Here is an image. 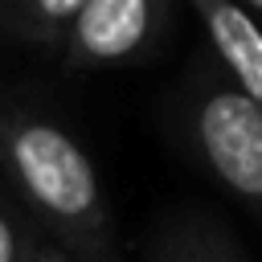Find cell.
<instances>
[{"instance_id":"6da1fadb","label":"cell","mask_w":262,"mask_h":262,"mask_svg":"<svg viewBox=\"0 0 262 262\" xmlns=\"http://www.w3.org/2000/svg\"><path fill=\"white\" fill-rule=\"evenodd\" d=\"M0 176L25 221L74 262H119L115 217L78 135L20 86H0Z\"/></svg>"},{"instance_id":"7a4b0ae2","label":"cell","mask_w":262,"mask_h":262,"mask_svg":"<svg viewBox=\"0 0 262 262\" xmlns=\"http://www.w3.org/2000/svg\"><path fill=\"white\" fill-rule=\"evenodd\" d=\"M176 115L196 164L262 221V111L250 106L221 70H192Z\"/></svg>"},{"instance_id":"3957f363","label":"cell","mask_w":262,"mask_h":262,"mask_svg":"<svg viewBox=\"0 0 262 262\" xmlns=\"http://www.w3.org/2000/svg\"><path fill=\"white\" fill-rule=\"evenodd\" d=\"M168 16L164 0H82L53 61L74 74L135 66L160 49Z\"/></svg>"},{"instance_id":"277c9868","label":"cell","mask_w":262,"mask_h":262,"mask_svg":"<svg viewBox=\"0 0 262 262\" xmlns=\"http://www.w3.org/2000/svg\"><path fill=\"white\" fill-rule=\"evenodd\" d=\"M192 12L209 37L221 78L262 111V29L254 25V16L229 0H196Z\"/></svg>"},{"instance_id":"5b68a950","label":"cell","mask_w":262,"mask_h":262,"mask_svg":"<svg viewBox=\"0 0 262 262\" xmlns=\"http://www.w3.org/2000/svg\"><path fill=\"white\" fill-rule=\"evenodd\" d=\"M147 262H246V254L209 213H176L156 225Z\"/></svg>"},{"instance_id":"8992f818","label":"cell","mask_w":262,"mask_h":262,"mask_svg":"<svg viewBox=\"0 0 262 262\" xmlns=\"http://www.w3.org/2000/svg\"><path fill=\"white\" fill-rule=\"evenodd\" d=\"M82 0H0V41L57 57Z\"/></svg>"},{"instance_id":"52a82bcc","label":"cell","mask_w":262,"mask_h":262,"mask_svg":"<svg viewBox=\"0 0 262 262\" xmlns=\"http://www.w3.org/2000/svg\"><path fill=\"white\" fill-rule=\"evenodd\" d=\"M33 242H37V229L25 221L12 196L0 192V262H29Z\"/></svg>"},{"instance_id":"ba28073f","label":"cell","mask_w":262,"mask_h":262,"mask_svg":"<svg viewBox=\"0 0 262 262\" xmlns=\"http://www.w3.org/2000/svg\"><path fill=\"white\" fill-rule=\"evenodd\" d=\"M29 262H74V258H66L53 242H45L41 233H37V242H33V254H29Z\"/></svg>"}]
</instances>
